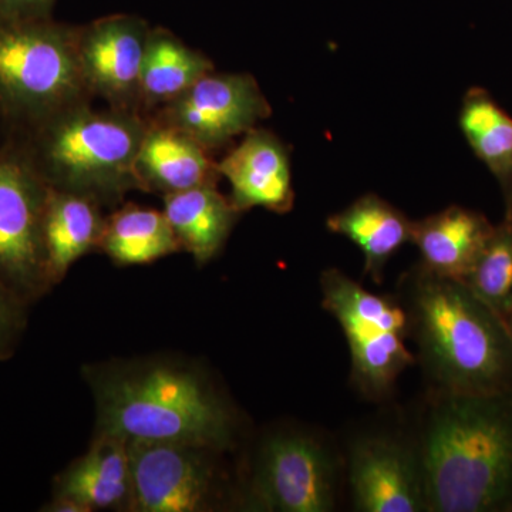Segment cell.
Listing matches in <instances>:
<instances>
[{
	"mask_svg": "<svg viewBox=\"0 0 512 512\" xmlns=\"http://www.w3.org/2000/svg\"><path fill=\"white\" fill-rule=\"evenodd\" d=\"M345 457L330 440L305 429L272 431L259 444L239 507L262 512H332L338 507Z\"/></svg>",
	"mask_w": 512,
	"mask_h": 512,
	"instance_id": "cell-7",
	"label": "cell"
},
{
	"mask_svg": "<svg viewBox=\"0 0 512 512\" xmlns=\"http://www.w3.org/2000/svg\"><path fill=\"white\" fill-rule=\"evenodd\" d=\"M28 306L0 281V362L8 360L18 348L28 322Z\"/></svg>",
	"mask_w": 512,
	"mask_h": 512,
	"instance_id": "cell-24",
	"label": "cell"
},
{
	"mask_svg": "<svg viewBox=\"0 0 512 512\" xmlns=\"http://www.w3.org/2000/svg\"><path fill=\"white\" fill-rule=\"evenodd\" d=\"M218 170L231 185L229 201L241 214L254 208L275 214L292 210L291 158L281 138L271 131L252 128L218 161Z\"/></svg>",
	"mask_w": 512,
	"mask_h": 512,
	"instance_id": "cell-13",
	"label": "cell"
},
{
	"mask_svg": "<svg viewBox=\"0 0 512 512\" xmlns=\"http://www.w3.org/2000/svg\"><path fill=\"white\" fill-rule=\"evenodd\" d=\"M147 127L141 114L94 110L89 101L25 127L18 144L47 187L114 207L140 190L134 163Z\"/></svg>",
	"mask_w": 512,
	"mask_h": 512,
	"instance_id": "cell-4",
	"label": "cell"
},
{
	"mask_svg": "<svg viewBox=\"0 0 512 512\" xmlns=\"http://www.w3.org/2000/svg\"><path fill=\"white\" fill-rule=\"evenodd\" d=\"M326 227L362 251L365 274L379 285L390 258L403 245L412 244L413 221L376 194L363 195L345 210L330 215Z\"/></svg>",
	"mask_w": 512,
	"mask_h": 512,
	"instance_id": "cell-18",
	"label": "cell"
},
{
	"mask_svg": "<svg viewBox=\"0 0 512 512\" xmlns=\"http://www.w3.org/2000/svg\"><path fill=\"white\" fill-rule=\"evenodd\" d=\"M271 113V104L251 74L214 70L147 120L187 134L212 153L247 134Z\"/></svg>",
	"mask_w": 512,
	"mask_h": 512,
	"instance_id": "cell-10",
	"label": "cell"
},
{
	"mask_svg": "<svg viewBox=\"0 0 512 512\" xmlns=\"http://www.w3.org/2000/svg\"><path fill=\"white\" fill-rule=\"evenodd\" d=\"M150 30L146 20L124 13L80 26V70L93 99L100 97L110 109L141 114V69Z\"/></svg>",
	"mask_w": 512,
	"mask_h": 512,
	"instance_id": "cell-12",
	"label": "cell"
},
{
	"mask_svg": "<svg viewBox=\"0 0 512 512\" xmlns=\"http://www.w3.org/2000/svg\"><path fill=\"white\" fill-rule=\"evenodd\" d=\"M320 289L323 308L348 340L353 386L366 399L384 402L404 370L416 363L407 349L409 322L402 302L366 291L336 268L322 272Z\"/></svg>",
	"mask_w": 512,
	"mask_h": 512,
	"instance_id": "cell-6",
	"label": "cell"
},
{
	"mask_svg": "<svg viewBox=\"0 0 512 512\" xmlns=\"http://www.w3.org/2000/svg\"><path fill=\"white\" fill-rule=\"evenodd\" d=\"M463 282L501 318L511 311L512 217H504L495 225L493 235Z\"/></svg>",
	"mask_w": 512,
	"mask_h": 512,
	"instance_id": "cell-23",
	"label": "cell"
},
{
	"mask_svg": "<svg viewBox=\"0 0 512 512\" xmlns=\"http://www.w3.org/2000/svg\"><path fill=\"white\" fill-rule=\"evenodd\" d=\"M80 26L0 16V114L25 128L56 111L89 103L80 70Z\"/></svg>",
	"mask_w": 512,
	"mask_h": 512,
	"instance_id": "cell-5",
	"label": "cell"
},
{
	"mask_svg": "<svg viewBox=\"0 0 512 512\" xmlns=\"http://www.w3.org/2000/svg\"><path fill=\"white\" fill-rule=\"evenodd\" d=\"M163 212L180 248L198 265L220 254L241 215L217 185L164 195Z\"/></svg>",
	"mask_w": 512,
	"mask_h": 512,
	"instance_id": "cell-19",
	"label": "cell"
},
{
	"mask_svg": "<svg viewBox=\"0 0 512 512\" xmlns=\"http://www.w3.org/2000/svg\"><path fill=\"white\" fill-rule=\"evenodd\" d=\"M138 188L156 194H174L217 185L221 174L211 151L175 128L148 121L134 163Z\"/></svg>",
	"mask_w": 512,
	"mask_h": 512,
	"instance_id": "cell-15",
	"label": "cell"
},
{
	"mask_svg": "<svg viewBox=\"0 0 512 512\" xmlns=\"http://www.w3.org/2000/svg\"><path fill=\"white\" fill-rule=\"evenodd\" d=\"M52 498L79 505L84 512L131 511L128 441L110 434H96L89 450L55 478Z\"/></svg>",
	"mask_w": 512,
	"mask_h": 512,
	"instance_id": "cell-14",
	"label": "cell"
},
{
	"mask_svg": "<svg viewBox=\"0 0 512 512\" xmlns=\"http://www.w3.org/2000/svg\"><path fill=\"white\" fill-rule=\"evenodd\" d=\"M346 484L362 512H427L423 461L414 436L369 433L350 443Z\"/></svg>",
	"mask_w": 512,
	"mask_h": 512,
	"instance_id": "cell-11",
	"label": "cell"
},
{
	"mask_svg": "<svg viewBox=\"0 0 512 512\" xmlns=\"http://www.w3.org/2000/svg\"><path fill=\"white\" fill-rule=\"evenodd\" d=\"M47 190L18 143L0 150V281L28 305L52 289L42 239Z\"/></svg>",
	"mask_w": 512,
	"mask_h": 512,
	"instance_id": "cell-9",
	"label": "cell"
},
{
	"mask_svg": "<svg viewBox=\"0 0 512 512\" xmlns=\"http://www.w3.org/2000/svg\"><path fill=\"white\" fill-rule=\"evenodd\" d=\"M429 393L512 392V338L503 318L463 281L416 265L400 284Z\"/></svg>",
	"mask_w": 512,
	"mask_h": 512,
	"instance_id": "cell-2",
	"label": "cell"
},
{
	"mask_svg": "<svg viewBox=\"0 0 512 512\" xmlns=\"http://www.w3.org/2000/svg\"><path fill=\"white\" fill-rule=\"evenodd\" d=\"M101 210L92 198L47 190L42 239L50 288L63 281L74 262L99 249L106 222Z\"/></svg>",
	"mask_w": 512,
	"mask_h": 512,
	"instance_id": "cell-17",
	"label": "cell"
},
{
	"mask_svg": "<svg viewBox=\"0 0 512 512\" xmlns=\"http://www.w3.org/2000/svg\"><path fill=\"white\" fill-rule=\"evenodd\" d=\"M214 70L210 57L185 45L170 30L151 28L141 69V114L147 119Z\"/></svg>",
	"mask_w": 512,
	"mask_h": 512,
	"instance_id": "cell-20",
	"label": "cell"
},
{
	"mask_svg": "<svg viewBox=\"0 0 512 512\" xmlns=\"http://www.w3.org/2000/svg\"><path fill=\"white\" fill-rule=\"evenodd\" d=\"M458 123L468 146L500 185L504 217H512V117L487 90L473 87L461 103Z\"/></svg>",
	"mask_w": 512,
	"mask_h": 512,
	"instance_id": "cell-21",
	"label": "cell"
},
{
	"mask_svg": "<svg viewBox=\"0 0 512 512\" xmlns=\"http://www.w3.org/2000/svg\"><path fill=\"white\" fill-rule=\"evenodd\" d=\"M99 251L120 266L146 265L181 251L163 211L127 204L106 217Z\"/></svg>",
	"mask_w": 512,
	"mask_h": 512,
	"instance_id": "cell-22",
	"label": "cell"
},
{
	"mask_svg": "<svg viewBox=\"0 0 512 512\" xmlns=\"http://www.w3.org/2000/svg\"><path fill=\"white\" fill-rule=\"evenodd\" d=\"M414 439L427 512H512V392L427 393Z\"/></svg>",
	"mask_w": 512,
	"mask_h": 512,
	"instance_id": "cell-1",
	"label": "cell"
},
{
	"mask_svg": "<svg viewBox=\"0 0 512 512\" xmlns=\"http://www.w3.org/2000/svg\"><path fill=\"white\" fill-rule=\"evenodd\" d=\"M57 0H0V16L9 19L53 18Z\"/></svg>",
	"mask_w": 512,
	"mask_h": 512,
	"instance_id": "cell-25",
	"label": "cell"
},
{
	"mask_svg": "<svg viewBox=\"0 0 512 512\" xmlns=\"http://www.w3.org/2000/svg\"><path fill=\"white\" fill-rule=\"evenodd\" d=\"M89 373L96 434L127 441H185L222 451L237 444L234 406L197 367L154 359Z\"/></svg>",
	"mask_w": 512,
	"mask_h": 512,
	"instance_id": "cell-3",
	"label": "cell"
},
{
	"mask_svg": "<svg viewBox=\"0 0 512 512\" xmlns=\"http://www.w3.org/2000/svg\"><path fill=\"white\" fill-rule=\"evenodd\" d=\"M495 225L470 208L451 205L413 221L412 244L420 252V265L444 278L464 281L476 264Z\"/></svg>",
	"mask_w": 512,
	"mask_h": 512,
	"instance_id": "cell-16",
	"label": "cell"
},
{
	"mask_svg": "<svg viewBox=\"0 0 512 512\" xmlns=\"http://www.w3.org/2000/svg\"><path fill=\"white\" fill-rule=\"evenodd\" d=\"M505 326H507L508 332H510L512 338V309L510 312L505 313L503 318Z\"/></svg>",
	"mask_w": 512,
	"mask_h": 512,
	"instance_id": "cell-26",
	"label": "cell"
},
{
	"mask_svg": "<svg viewBox=\"0 0 512 512\" xmlns=\"http://www.w3.org/2000/svg\"><path fill=\"white\" fill-rule=\"evenodd\" d=\"M131 512H210L239 507L227 451L185 441H128Z\"/></svg>",
	"mask_w": 512,
	"mask_h": 512,
	"instance_id": "cell-8",
	"label": "cell"
}]
</instances>
